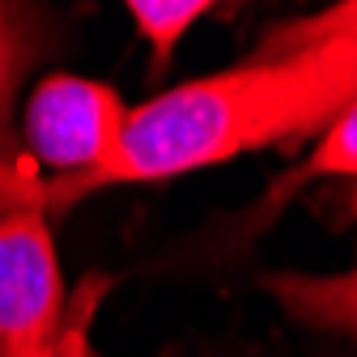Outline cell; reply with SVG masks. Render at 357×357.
Masks as SVG:
<instances>
[{"label":"cell","mask_w":357,"mask_h":357,"mask_svg":"<svg viewBox=\"0 0 357 357\" xmlns=\"http://www.w3.org/2000/svg\"><path fill=\"white\" fill-rule=\"evenodd\" d=\"M128 115L132 107L107 81L52 73L34 85L22 115L26 158L47 166L52 178H89L115 158Z\"/></svg>","instance_id":"2"},{"label":"cell","mask_w":357,"mask_h":357,"mask_svg":"<svg viewBox=\"0 0 357 357\" xmlns=\"http://www.w3.org/2000/svg\"><path fill=\"white\" fill-rule=\"evenodd\" d=\"M353 213H357V183H353ZM264 294L294 324L357 340V264L349 273H328V277L273 273V277H264Z\"/></svg>","instance_id":"4"},{"label":"cell","mask_w":357,"mask_h":357,"mask_svg":"<svg viewBox=\"0 0 357 357\" xmlns=\"http://www.w3.org/2000/svg\"><path fill=\"white\" fill-rule=\"evenodd\" d=\"M128 13L137 22L141 38L149 43L153 64L166 68L170 52L178 47V38H183L204 13H213V5L208 0H128Z\"/></svg>","instance_id":"5"},{"label":"cell","mask_w":357,"mask_h":357,"mask_svg":"<svg viewBox=\"0 0 357 357\" xmlns=\"http://www.w3.org/2000/svg\"><path fill=\"white\" fill-rule=\"evenodd\" d=\"M306 174L319 178H357V98L324 128V141L306 162Z\"/></svg>","instance_id":"7"},{"label":"cell","mask_w":357,"mask_h":357,"mask_svg":"<svg viewBox=\"0 0 357 357\" xmlns=\"http://www.w3.org/2000/svg\"><path fill=\"white\" fill-rule=\"evenodd\" d=\"M102 298V281H89L73 310H68V324H64V336H60V357H94V344H89V319H94V306Z\"/></svg>","instance_id":"8"},{"label":"cell","mask_w":357,"mask_h":357,"mask_svg":"<svg viewBox=\"0 0 357 357\" xmlns=\"http://www.w3.org/2000/svg\"><path fill=\"white\" fill-rule=\"evenodd\" d=\"M64 273L43 208L0 217V357H60Z\"/></svg>","instance_id":"3"},{"label":"cell","mask_w":357,"mask_h":357,"mask_svg":"<svg viewBox=\"0 0 357 357\" xmlns=\"http://www.w3.org/2000/svg\"><path fill=\"white\" fill-rule=\"evenodd\" d=\"M324 38H349L357 43V0L349 5H332L324 13H310L302 22H285L277 30H268V38L259 43V52H289V47H310Z\"/></svg>","instance_id":"6"},{"label":"cell","mask_w":357,"mask_h":357,"mask_svg":"<svg viewBox=\"0 0 357 357\" xmlns=\"http://www.w3.org/2000/svg\"><path fill=\"white\" fill-rule=\"evenodd\" d=\"M353 98L357 43L349 38L255 52L234 68L183 81L132 107L123 141L98 174L47 178V217L107 188L166 183L255 149L302 141L324 132Z\"/></svg>","instance_id":"1"}]
</instances>
